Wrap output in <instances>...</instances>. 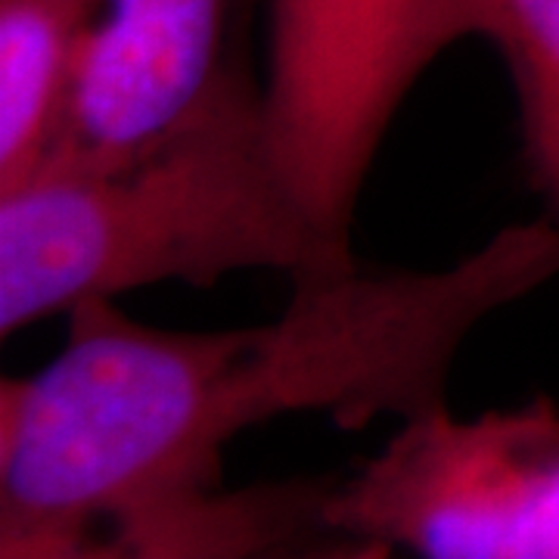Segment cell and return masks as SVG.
I'll return each mask as SVG.
<instances>
[{
	"mask_svg": "<svg viewBox=\"0 0 559 559\" xmlns=\"http://www.w3.org/2000/svg\"><path fill=\"white\" fill-rule=\"evenodd\" d=\"M557 274L547 218L439 271L289 280L252 326L162 330L81 301L53 358L0 380V557H340L330 479L227 491V448L296 414L364 429L444 411L469 336Z\"/></svg>",
	"mask_w": 559,
	"mask_h": 559,
	"instance_id": "cell-1",
	"label": "cell"
},
{
	"mask_svg": "<svg viewBox=\"0 0 559 559\" xmlns=\"http://www.w3.org/2000/svg\"><path fill=\"white\" fill-rule=\"evenodd\" d=\"M358 264L280 165L249 69L178 131L103 165H38L0 190V336L153 283L289 280Z\"/></svg>",
	"mask_w": 559,
	"mask_h": 559,
	"instance_id": "cell-2",
	"label": "cell"
},
{
	"mask_svg": "<svg viewBox=\"0 0 559 559\" xmlns=\"http://www.w3.org/2000/svg\"><path fill=\"white\" fill-rule=\"evenodd\" d=\"M323 520L358 557H559V407L399 423L377 457L333 479Z\"/></svg>",
	"mask_w": 559,
	"mask_h": 559,
	"instance_id": "cell-3",
	"label": "cell"
},
{
	"mask_svg": "<svg viewBox=\"0 0 559 559\" xmlns=\"http://www.w3.org/2000/svg\"><path fill=\"white\" fill-rule=\"evenodd\" d=\"M463 38L457 0H271L261 81L271 143L311 221L345 255L401 103Z\"/></svg>",
	"mask_w": 559,
	"mask_h": 559,
	"instance_id": "cell-4",
	"label": "cell"
},
{
	"mask_svg": "<svg viewBox=\"0 0 559 559\" xmlns=\"http://www.w3.org/2000/svg\"><path fill=\"white\" fill-rule=\"evenodd\" d=\"M246 7L249 0H106L38 165L124 159L187 124L246 69Z\"/></svg>",
	"mask_w": 559,
	"mask_h": 559,
	"instance_id": "cell-5",
	"label": "cell"
},
{
	"mask_svg": "<svg viewBox=\"0 0 559 559\" xmlns=\"http://www.w3.org/2000/svg\"><path fill=\"white\" fill-rule=\"evenodd\" d=\"M106 0H0V190L50 150L81 44Z\"/></svg>",
	"mask_w": 559,
	"mask_h": 559,
	"instance_id": "cell-6",
	"label": "cell"
},
{
	"mask_svg": "<svg viewBox=\"0 0 559 559\" xmlns=\"http://www.w3.org/2000/svg\"><path fill=\"white\" fill-rule=\"evenodd\" d=\"M466 38H488L522 109L525 153L559 227V0H457Z\"/></svg>",
	"mask_w": 559,
	"mask_h": 559,
	"instance_id": "cell-7",
	"label": "cell"
}]
</instances>
